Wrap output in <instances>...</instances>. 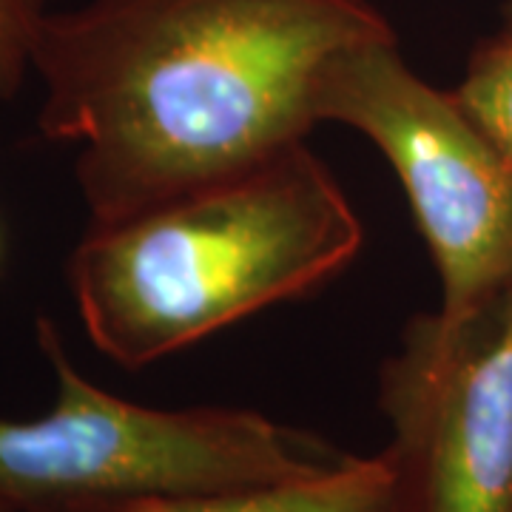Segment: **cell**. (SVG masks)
<instances>
[{
    "label": "cell",
    "instance_id": "9c48e42d",
    "mask_svg": "<svg viewBox=\"0 0 512 512\" xmlns=\"http://www.w3.org/2000/svg\"><path fill=\"white\" fill-rule=\"evenodd\" d=\"M49 3H55V0H49Z\"/></svg>",
    "mask_w": 512,
    "mask_h": 512
},
{
    "label": "cell",
    "instance_id": "7a4b0ae2",
    "mask_svg": "<svg viewBox=\"0 0 512 512\" xmlns=\"http://www.w3.org/2000/svg\"><path fill=\"white\" fill-rule=\"evenodd\" d=\"M365 228L305 143L120 220L89 222L66 279L92 345L140 370L319 291Z\"/></svg>",
    "mask_w": 512,
    "mask_h": 512
},
{
    "label": "cell",
    "instance_id": "3957f363",
    "mask_svg": "<svg viewBox=\"0 0 512 512\" xmlns=\"http://www.w3.org/2000/svg\"><path fill=\"white\" fill-rule=\"evenodd\" d=\"M35 336L55 373V404L37 419H0V512L254 490L322 476L350 458L245 407L120 399L80 373L52 316H37Z\"/></svg>",
    "mask_w": 512,
    "mask_h": 512
},
{
    "label": "cell",
    "instance_id": "52a82bcc",
    "mask_svg": "<svg viewBox=\"0 0 512 512\" xmlns=\"http://www.w3.org/2000/svg\"><path fill=\"white\" fill-rule=\"evenodd\" d=\"M458 103L512 163V0L495 32L473 49L456 89Z\"/></svg>",
    "mask_w": 512,
    "mask_h": 512
},
{
    "label": "cell",
    "instance_id": "6da1fadb",
    "mask_svg": "<svg viewBox=\"0 0 512 512\" xmlns=\"http://www.w3.org/2000/svg\"><path fill=\"white\" fill-rule=\"evenodd\" d=\"M396 37L373 0H83L46 9L37 128L77 146L89 222L305 143L333 57Z\"/></svg>",
    "mask_w": 512,
    "mask_h": 512
},
{
    "label": "cell",
    "instance_id": "5b68a950",
    "mask_svg": "<svg viewBox=\"0 0 512 512\" xmlns=\"http://www.w3.org/2000/svg\"><path fill=\"white\" fill-rule=\"evenodd\" d=\"M379 410L399 512H512V285L467 319H410Z\"/></svg>",
    "mask_w": 512,
    "mask_h": 512
},
{
    "label": "cell",
    "instance_id": "8992f818",
    "mask_svg": "<svg viewBox=\"0 0 512 512\" xmlns=\"http://www.w3.org/2000/svg\"><path fill=\"white\" fill-rule=\"evenodd\" d=\"M46 512H399L396 476L384 450L350 456L328 473L288 484L205 495H146Z\"/></svg>",
    "mask_w": 512,
    "mask_h": 512
},
{
    "label": "cell",
    "instance_id": "277c9868",
    "mask_svg": "<svg viewBox=\"0 0 512 512\" xmlns=\"http://www.w3.org/2000/svg\"><path fill=\"white\" fill-rule=\"evenodd\" d=\"M316 120L356 128L396 171L439 274V316L467 319L512 285V163L458 103L404 63L396 37L333 57Z\"/></svg>",
    "mask_w": 512,
    "mask_h": 512
},
{
    "label": "cell",
    "instance_id": "ba28073f",
    "mask_svg": "<svg viewBox=\"0 0 512 512\" xmlns=\"http://www.w3.org/2000/svg\"><path fill=\"white\" fill-rule=\"evenodd\" d=\"M49 0H0V100H12L32 74L35 40Z\"/></svg>",
    "mask_w": 512,
    "mask_h": 512
}]
</instances>
